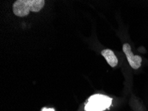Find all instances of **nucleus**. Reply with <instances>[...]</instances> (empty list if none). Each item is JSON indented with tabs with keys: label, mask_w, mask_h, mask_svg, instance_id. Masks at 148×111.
<instances>
[{
	"label": "nucleus",
	"mask_w": 148,
	"mask_h": 111,
	"mask_svg": "<svg viewBox=\"0 0 148 111\" xmlns=\"http://www.w3.org/2000/svg\"><path fill=\"white\" fill-rule=\"evenodd\" d=\"M45 3L44 0H17L13 4V11L16 16L25 17L30 11L39 12Z\"/></svg>",
	"instance_id": "1"
},
{
	"label": "nucleus",
	"mask_w": 148,
	"mask_h": 111,
	"mask_svg": "<svg viewBox=\"0 0 148 111\" xmlns=\"http://www.w3.org/2000/svg\"><path fill=\"white\" fill-rule=\"evenodd\" d=\"M112 99L106 95L96 94L92 95L84 106L85 111H104L110 108Z\"/></svg>",
	"instance_id": "2"
},
{
	"label": "nucleus",
	"mask_w": 148,
	"mask_h": 111,
	"mask_svg": "<svg viewBox=\"0 0 148 111\" xmlns=\"http://www.w3.org/2000/svg\"><path fill=\"white\" fill-rule=\"evenodd\" d=\"M122 49L132 68H133L134 69H139L141 67V65H142V58L139 55H134V53L132 51L130 45L128 43L124 44Z\"/></svg>",
	"instance_id": "3"
},
{
	"label": "nucleus",
	"mask_w": 148,
	"mask_h": 111,
	"mask_svg": "<svg viewBox=\"0 0 148 111\" xmlns=\"http://www.w3.org/2000/svg\"><path fill=\"white\" fill-rule=\"evenodd\" d=\"M101 55L105 58V59L106 60L110 66L112 67H115L116 66H117L118 63V59L112 50L104 49V50L101 51Z\"/></svg>",
	"instance_id": "4"
},
{
	"label": "nucleus",
	"mask_w": 148,
	"mask_h": 111,
	"mask_svg": "<svg viewBox=\"0 0 148 111\" xmlns=\"http://www.w3.org/2000/svg\"><path fill=\"white\" fill-rule=\"evenodd\" d=\"M41 111H55L53 108H43Z\"/></svg>",
	"instance_id": "5"
}]
</instances>
